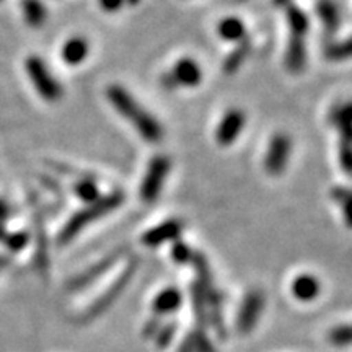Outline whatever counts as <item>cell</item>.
Masks as SVG:
<instances>
[{"instance_id":"obj_1","label":"cell","mask_w":352,"mask_h":352,"mask_svg":"<svg viewBox=\"0 0 352 352\" xmlns=\"http://www.w3.org/2000/svg\"><path fill=\"white\" fill-rule=\"evenodd\" d=\"M107 96L111 103V107L116 109L121 116H124L139 135L151 144L160 142L164 138V129H162L160 122L152 116L147 109H144L132 96L127 94L124 88L120 85L108 87Z\"/></svg>"},{"instance_id":"obj_2","label":"cell","mask_w":352,"mask_h":352,"mask_svg":"<svg viewBox=\"0 0 352 352\" xmlns=\"http://www.w3.org/2000/svg\"><path fill=\"white\" fill-rule=\"evenodd\" d=\"M126 196L121 189H116V191L109 192L107 196H101L98 201L88 204L85 209H82L80 212H76L72 217L69 219V222L63 227V230L57 235V243L60 246L67 245L72 241L76 236L80 233L83 228L90 226L91 222L98 220L104 215H108L113 210L121 208L122 202H124Z\"/></svg>"},{"instance_id":"obj_3","label":"cell","mask_w":352,"mask_h":352,"mask_svg":"<svg viewBox=\"0 0 352 352\" xmlns=\"http://www.w3.org/2000/svg\"><path fill=\"white\" fill-rule=\"evenodd\" d=\"M25 69L28 72L30 80L36 88L38 95L46 101H57L63 96V87L51 76L46 64L38 56H30L25 60Z\"/></svg>"},{"instance_id":"obj_4","label":"cell","mask_w":352,"mask_h":352,"mask_svg":"<svg viewBox=\"0 0 352 352\" xmlns=\"http://www.w3.org/2000/svg\"><path fill=\"white\" fill-rule=\"evenodd\" d=\"M171 162L166 155H155L148 164L142 184H140V199L144 202H153L160 196L166 175L170 173Z\"/></svg>"},{"instance_id":"obj_5","label":"cell","mask_w":352,"mask_h":352,"mask_svg":"<svg viewBox=\"0 0 352 352\" xmlns=\"http://www.w3.org/2000/svg\"><path fill=\"white\" fill-rule=\"evenodd\" d=\"M292 142L285 134L272 135L270 147H267L266 158H264V168L271 176H279L284 173L285 166L289 164Z\"/></svg>"},{"instance_id":"obj_6","label":"cell","mask_w":352,"mask_h":352,"mask_svg":"<svg viewBox=\"0 0 352 352\" xmlns=\"http://www.w3.org/2000/svg\"><path fill=\"white\" fill-rule=\"evenodd\" d=\"M124 253H126L124 248H118V250H114V252L108 253L103 259H100V261L94 264V266L88 267V270L83 271L82 274H78L76 279L70 280V289H74V290L85 289L87 285H90L91 283H95V280H98L101 276L107 274V272L111 270L114 264H116L122 256H124Z\"/></svg>"},{"instance_id":"obj_7","label":"cell","mask_w":352,"mask_h":352,"mask_svg":"<svg viewBox=\"0 0 352 352\" xmlns=\"http://www.w3.org/2000/svg\"><path fill=\"white\" fill-rule=\"evenodd\" d=\"M264 307V296L258 290H253L245 297L243 303L240 307L239 318H236V328L241 334L252 333L256 327L259 316H261Z\"/></svg>"},{"instance_id":"obj_8","label":"cell","mask_w":352,"mask_h":352,"mask_svg":"<svg viewBox=\"0 0 352 352\" xmlns=\"http://www.w3.org/2000/svg\"><path fill=\"white\" fill-rule=\"evenodd\" d=\"M245 121V113L241 109H230L223 114L215 131V140L220 147H228L240 138Z\"/></svg>"},{"instance_id":"obj_9","label":"cell","mask_w":352,"mask_h":352,"mask_svg":"<svg viewBox=\"0 0 352 352\" xmlns=\"http://www.w3.org/2000/svg\"><path fill=\"white\" fill-rule=\"evenodd\" d=\"M135 267H138V259H132V261L124 267V271L118 276V279L114 280V283L109 285V287L104 290L103 294H101V296L98 297V300H96L94 303V307L90 308V311H94L95 315H98L104 310V308H108L109 305H111V303L121 296L122 290L126 289L127 283L132 279V276H134V272H135Z\"/></svg>"},{"instance_id":"obj_10","label":"cell","mask_w":352,"mask_h":352,"mask_svg":"<svg viewBox=\"0 0 352 352\" xmlns=\"http://www.w3.org/2000/svg\"><path fill=\"white\" fill-rule=\"evenodd\" d=\"M184 228V223L178 219H170L165 220L160 226L151 228L142 235V245L147 246V248H155V246H160L166 243V241H173L182 235Z\"/></svg>"},{"instance_id":"obj_11","label":"cell","mask_w":352,"mask_h":352,"mask_svg":"<svg viewBox=\"0 0 352 352\" xmlns=\"http://www.w3.org/2000/svg\"><path fill=\"white\" fill-rule=\"evenodd\" d=\"M173 77L176 87H197L202 82V70L199 64L191 57H183L175 64L173 70L170 72Z\"/></svg>"},{"instance_id":"obj_12","label":"cell","mask_w":352,"mask_h":352,"mask_svg":"<svg viewBox=\"0 0 352 352\" xmlns=\"http://www.w3.org/2000/svg\"><path fill=\"white\" fill-rule=\"evenodd\" d=\"M183 305V294L176 287H166L157 294L152 302V311L155 316L175 315Z\"/></svg>"},{"instance_id":"obj_13","label":"cell","mask_w":352,"mask_h":352,"mask_svg":"<svg viewBox=\"0 0 352 352\" xmlns=\"http://www.w3.org/2000/svg\"><path fill=\"white\" fill-rule=\"evenodd\" d=\"M290 292L296 297V300L310 303L320 296L321 284L318 277H315L314 274H298L290 284Z\"/></svg>"},{"instance_id":"obj_14","label":"cell","mask_w":352,"mask_h":352,"mask_svg":"<svg viewBox=\"0 0 352 352\" xmlns=\"http://www.w3.org/2000/svg\"><path fill=\"white\" fill-rule=\"evenodd\" d=\"M307 64V47L303 36L292 34L287 44L285 52V67L292 74H300Z\"/></svg>"},{"instance_id":"obj_15","label":"cell","mask_w":352,"mask_h":352,"mask_svg":"<svg viewBox=\"0 0 352 352\" xmlns=\"http://www.w3.org/2000/svg\"><path fill=\"white\" fill-rule=\"evenodd\" d=\"M63 60L69 65H78L87 59L88 56V43L82 36H72L64 43L60 50Z\"/></svg>"},{"instance_id":"obj_16","label":"cell","mask_w":352,"mask_h":352,"mask_svg":"<svg viewBox=\"0 0 352 352\" xmlns=\"http://www.w3.org/2000/svg\"><path fill=\"white\" fill-rule=\"evenodd\" d=\"M250 51H252V41H250V38H245L241 39L240 43H236L235 50H233L230 54L226 57V60H223V74H227V76L235 74L236 70L241 67V64L245 63L246 57L250 56Z\"/></svg>"},{"instance_id":"obj_17","label":"cell","mask_w":352,"mask_h":352,"mask_svg":"<svg viewBox=\"0 0 352 352\" xmlns=\"http://www.w3.org/2000/svg\"><path fill=\"white\" fill-rule=\"evenodd\" d=\"M316 12H318V16L323 23L324 32L328 34H334L340 28L341 19L340 12H338V7L334 6L333 0H320L318 6H316Z\"/></svg>"},{"instance_id":"obj_18","label":"cell","mask_w":352,"mask_h":352,"mask_svg":"<svg viewBox=\"0 0 352 352\" xmlns=\"http://www.w3.org/2000/svg\"><path fill=\"white\" fill-rule=\"evenodd\" d=\"M25 21L32 28H41L47 19V10L41 0H21Z\"/></svg>"},{"instance_id":"obj_19","label":"cell","mask_w":352,"mask_h":352,"mask_svg":"<svg viewBox=\"0 0 352 352\" xmlns=\"http://www.w3.org/2000/svg\"><path fill=\"white\" fill-rule=\"evenodd\" d=\"M217 33L222 39H226L228 43H240L241 39H245V25L240 19L235 16H228L223 19L217 26Z\"/></svg>"},{"instance_id":"obj_20","label":"cell","mask_w":352,"mask_h":352,"mask_svg":"<svg viewBox=\"0 0 352 352\" xmlns=\"http://www.w3.org/2000/svg\"><path fill=\"white\" fill-rule=\"evenodd\" d=\"M34 233H36V258L39 266L46 267L47 266V250H46V233H44L43 226V217L38 208H34Z\"/></svg>"},{"instance_id":"obj_21","label":"cell","mask_w":352,"mask_h":352,"mask_svg":"<svg viewBox=\"0 0 352 352\" xmlns=\"http://www.w3.org/2000/svg\"><path fill=\"white\" fill-rule=\"evenodd\" d=\"M333 124L338 127L342 135V140L351 142V107L349 103H342L336 107L331 113Z\"/></svg>"},{"instance_id":"obj_22","label":"cell","mask_w":352,"mask_h":352,"mask_svg":"<svg viewBox=\"0 0 352 352\" xmlns=\"http://www.w3.org/2000/svg\"><path fill=\"white\" fill-rule=\"evenodd\" d=\"M74 192L78 199L87 202V204H91V202L98 201L101 195H100V189L96 186L95 179L94 178H83L78 179V182L74 184Z\"/></svg>"},{"instance_id":"obj_23","label":"cell","mask_w":352,"mask_h":352,"mask_svg":"<svg viewBox=\"0 0 352 352\" xmlns=\"http://www.w3.org/2000/svg\"><path fill=\"white\" fill-rule=\"evenodd\" d=\"M287 7V20H289V25H290V32L292 34H297V36H305V33L308 32V19L307 15L303 13V10L300 8L292 6V3H289Z\"/></svg>"},{"instance_id":"obj_24","label":"cell","mask_w":352,"mask_h":352,"mask_svg":"<svg viewBox=\"0 0 352 352\" xmlns=\"http://www.w3.org/2000/svg\"><path fill=\"white\" fill-rule=\"evenodd\" d=\"M30 241V235L26 232H16V233H7L6 240L3 243L7 245V248L13 253H19L21 250L28 245Z\"/></svg>"},{"instance_id":"obj_25","label":"cell","mask_w":352,"mask_h":352,"mask_svg":"<svg viewBox=\"0 0 352 352\" xmlns=\"http://www.w3.org/2000/svg\"><path fill=\"white\" fill-rule=\"evenodd\" d=\"M351 56V41L346 39L342 43H333L327 50V57L331 60H344Z\"/></svg>"},{"instance_id":"obj_26","label":"cell","mask_w":352,"mask_h":352,"mask_svg":"<svg viewBox=\"0 0 352 352\" xmlns=\"http://www.w3.org/2000/svg\"><path fill=\"white\" fill-rule=\"evenodd\" d=\"M329 341L338 347H344L349 344L351 342L349 324H341V327H336L334 329H331V333H329Z\"/></svg>"},{"instance_id":"obj_27","label":"cell","mask_w":352,"mask_h":352,"mask_svg":"<svg viewBox=\"0 0 352 352\" xmlns=\"http://www.w3.org/2000/svg\"><path fill=\"white\" fill-rule=\"evenodd\" d=\"M171 256H173L176 263L184 264V263L191 261L192 252L186 243H183V241H175L173 248H171Z\"/></svg>"},{"instance_id":"obj_28","label":"cell","mask_w":352,"mask_h":352,"mask_svg":"<svg viewBox=\"0 0 352 352\" xmlns=\"http://www.w3.org/2000/svg\"><path fill=\"white\" fill-rule=\"evenodd\" d=\"M333 199L336 202H340L342 210H344V219H346V223L349 226V189L347 188H334L333 189Z\"/></svg>"},{"instance_id":"obj_29","label":"cell","mask_w":352,"mask_h":352,"mask_svg":"<svg viewBox=\"0 0 352 352\" xmlns=\"http://www.w3.org/2000/svg\"><path fill=\"white\" fill-rule=\"evenodd\" d=\"M340 164L342 166V170L349 175L352 168V148L351 142H346V140H341L340 145Z\"/></svg>"},{"instance_id":"obj_30","label":"cell","mask_w":352,"mask_h":352,"mask_svg":"<svg viewBox=\"0 0 352 352\" xmlns=\"http://www.w3.org/2000/svg\"><path fill=\"white\" fill-rule=\"evenodd\" d=\"M175 333H176V323H171V324H168V327L162 328L160 334L157 336L158 344H160L162 347H165L171 341V338H173Z\"/></svg>"},{"instance_id":"obj_31","label":"cell","mask_w":352,"mask_h":352,"mask_svg":"<svg viewBox=\"0 0 352 352\" xmlns=\"http://www.w3.org/2000/svg\"><path fill=\"white\" fill-rule=\"evenodd\" d=\"M98 3H100V7L103 8L104 12H108V13L118 12V10H120V8H122V7L126 6L124 0H98Z\"/></svg>"},{"instance_id":"obj_32","label":"cell","mask_w":352,"mask_h":352,"mask_svg":"<svg viewBox=\"0 0 352 352\" xmlns=\"http://www.w3.org/2000/svg\"><path fill=\"white\" fill-rule=\"evenodd\" d=\"M39 182L43 183V186H44V188H47V189H50V191L54 192V195H56L57 197L63 196V189H60L59 184H56V182H52V179L50 178V176L41 175V176H39Z\"/></svg>"},{"instance_id":"obj_33","label":"cell","mask_w":352,"mask_h":352,"mask_svg":"<svg viewBox=\"0 0 352 352\" xmlns=\"http://www.w3.org/2000/svg\"><path fill=\"white\" fill-rule=\"evenodd\" d=\"M8 215H10V209H8V206L0 199V223H3L6 220L8 219Z\"/></svg>"},{"instance_id":"obj_34","label":"cell","mask_w":352,"mask_h":352,"mask_svg":"<svg viewBox=\"0 0 352 352\" xmlns=\"http://www.w3.org/2000/svg\"><path fill=\"white\" fill-rule=\"evenodd\" d=\"M6 236H7L6 226H3V223H0V241H3V240H6Z\"/></svg>"},{"instance_id":"obj_35","label":"cell","mask_w":352,"mask_h":352,"mask_svg":"<svg viewBox=\"0 0 352 352\" xmlns=\"http://www.w3.org/2000/svg\"><path fill=\"white\" fill-rule=\"evenodd\" d=\"M124 3H126V6L135 7V6H139V3H140V0H124Z\"/></svg>"},{"instance_id":"obj_36","label":"cell","mask_w":352,"mask_h":352,"mask_svg":"<svg viewBox=\"0 0 352 352\" xmlns=\"http://www.w3.org/2000/svg\"><path fill=\"white\" fill-rule=\"evenodd\" d=\"M240 2H243V0H240Z\"/></svg>"}]
</instances>
